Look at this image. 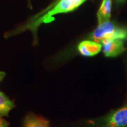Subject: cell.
Here are the masks:
<instances>
[{"label": "cell", "instance_id": "obj_11", "mask_svg": "<svg viewBox=\"0 0 127 127\" xmlns=\"http://www.w3.org/2000/svg\"><path fill=\"white\" fill-rule=\"evenodd\" d=\"M116 1L118 2H123V1H125V0H116Z\"/></svg>", "mask_w": 127, "mask_h": 127}, {"label": "cell", "instance_id": "obj_9", "mask_svg": "<svg viewBox=\"0 0 127 127\" xmlns=\"http://www.w3.org/2000/svg\"><path fill=\"white\" fill-rule=\"evenodd\" d=\"M0 127H9V123L3 118H0Z\"/></svg>", "mask_w": 127, "mask_h": 127}, {"label": "cell", "instance_id": "obj_7", "mask_svg": "<svg viewBox=\"0 0 127 127\" xmlns=\"http://www.w3.org/2000/svg\"><path fill=\"white\" fill-rule=\"evenodd\" d=\"M112 0H102L101 7L97 12L98 24L108 21L111 14Z\"/></svg>", "mask_w": 127, "mask_h": 127}, {"label": "cell", "instance_id": "obj_8", "mask_svg": "<svg viewBox=\"0 0 127 127\" xmlns=\"http://www.w3.org/2000/svg\"><path fill=\"white\" fill-rule=\"evenodd\" d=\"M15 107V104L13 101L0 91V118L8 117L11 111Z\"/></svg>", "mask_w": 127, "mask_h": 127}, {"label": "cell", "instance_id": "obj_4", "mask_svg": "<svg viewBox=\"0 0 127 127\" xmlns=\"http://www.w3.org/2000/svg\"><path fill=\"white\" fill-rule=\"evenodd\" d=\"M104 55L108 57H115L124 52L125 48L122 39H109L101 42Z\"/></svg>", "mask_w": 127, "mask_h": 127}, {"label": "cell", "instance_id": "obj_3", "mask_svg": "<svg viewBox=\"0 0 127 127\" xmlns=\"http://www.w3.org/2000/svg\"><path fill=\"white\" fill-rule=\"evenodd\" d=\"M91 39L95 42L101 43L109 39H125L127 38V30L120 27L109 21H106L96 28L91 36Z\"/></svg>", "mask_w": 127, "mask_h": 127}, {"label": "cell", "instance_id": "obj_5", "mask_svg": "<svg viewBox=\"0 0 127 127\" xmlns=\"http://www.w3.org/2000/svg\"><path fill=\"white\" fill-rule=\"evenodd\" d=\"M102 45L94 41H83L79 44L78 50L79 53L85 57H93L101 51Z\"/></svg>", "mask_w": 127, "mask_h": 127}, {"label": "cell", "instance_id": "obj_10", "mask_svg": "<svg viewBox=\"0 0 127 127\" xmlns=\"http://www.w3.org/2000/svg\"><path fill=\"white\" fill-rule=\"evenodd\" d=\"M6 74L5 72H4V71H0V82L2 81V79L4 78L5 77Z\"/></svg>", "mask_w": 127, "mask_h": 127}, {"label": "cell", "instance_id": "obj_1", "mask_svg": "<svg viewBox=\"0 0 127 127\" xmlns=\"http://www.w3.org/2000/svg\"><path fill=\"white\" fill-rule=\"evenodd\" d=\"M87 1L88 0H57L54 5L48 8V10L46 9L41 14L36 15L35 18L31 20V23L27 24L23 30L31 29L32 31L42 23L51 21L53 15L74 11Z\"/></svg>", "mask_w": 127, "mask_h": 127}, {"label": "cell", "instance_id": "obj_2", "mask_svg": "<svg viewBox=\"0 0 127 127\" xmlns=\"http://www.w3.org/2000/svg\"><path fill=\"white\" fill-rule=\"evenodd\" d=\"M88 127H127V104L107 115L87 121Z\"/></svg>", "mask_w": 127, "mask_h": 127}, {"label": "cell", "instance_id": "obj_6", "mask_svg": "<svg viewBox=\"0 0 127 127\" xmlns=\"http://www.w3.org/2000/svg\"><path fill=\"white\" fill-rule=\"evenodd\" d=\"M23 127H50L47 119L40 115L29 114L25 117L23 122Z\"/></svg>", "mask_w": 127, "mask_h": 127}]
</instances>
